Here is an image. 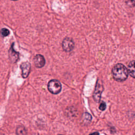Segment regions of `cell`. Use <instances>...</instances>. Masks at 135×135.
<instances>
[{
	"mask_svg": "<svg viewBox=\"0 0 135 135\" xmlns=\"http://www.w3.org/2000/svg\"><path fill=\"white\" fill-rule=\"evenodd\" d=\"M128 70L121 63L116 64L112 69V75L114 79L118 82L125 81L128 76Z\"/></svg>",
	"mask_w": 135,
	"mask_h": 135,
	"instance_id": "obj_1",
	"label": "cell"
},
{
	"mask_svg": "<svg viewBox=\"0 0 135 135\" xmlns=\"http://www.w3.org/2000/svg\"><path fill=\"white\" fill-rule=\"evenodd\" d=\"M48 89L51 94L57 95L61 91L62 85L59 80L52 79L48 82Z\"/></svg>",
	"mask_w": 135,
	"mask_h": 135,
	"instance_id": "obj_2",
	"label": "cell"
},
{
	"mask_svg": "<svg viewBox=\"0 0 135 135\" xmlns=\"http://www.w3.org/2000/svg\"><path fill=\"white\" fill-rule=\"evenodd\" d=\"M63 50L66 52H70L74 48V42L72 39L66 37L63 39L62 42Z\"/></svg>",
	"mask_w": 135,
	"mask_h": 135,
	"instance_id": "obj_3",
	"label": "cell"
},
{
	"mask_svg": "<svg viewBox=\"0 0 135 135\" xmlns=\"http://www.w3.org/2000/svg\"><path fill=\"white\" fill-rule=\"evenodd\" d=\"M104 91V87L102 84H101L99 81H97L94 93L93 94V98L95 101L97 103H99L100 101L101 95Z\"/></svg>",
	"mask_w": 135,
	"mask_h": 135,
	"instance_id": "obj_4",
	"label": "cell"
},
{
	"mask_svg": "<svg viewBox=\"0 0 135 135\" xmlns=\"http://www.w3.org/2000/svg\"><path fill=\"white\" fill-rule=\"evenodd\" d=\"M20 68L22 71V76L23 78H27L31 70V64L28 62H24L20 65Z\"/></svg>",
	"mask_w": 135,
	"mask_h": 135,
	"instance_id": "obj_5",
	"label": "cell"
},
{
	"mask_svg": "<svg viewBox=\"0 0 135 135\" xmlns=\"http://www.w3.org/2000/svg\"><path fill=\"white\" fill-rule=\"evenodd\" d=\"M33 62L35 66L38 68H41L46 64V60L41 54H37L33 58Z\"/></svg>",
	"mask_w": 135,
	"mask_h": 135,
	"instance_id": "obj_6",
	"label": "cell"
},
{
	"mask_svg": "<svg viewBox=\"0 0 135 135\" xmlns=\"http://www.w3.org/2000/svg\"><path fill=\"white\" fill-rule=\"evenodd\" d=\"M13 45L14 44L12 45L9 51V57L11 62L12 63H15L18 60L19 53L14 50Z\"/></svg>",
	"mask_w": 135,
	"mask_h": 135,
	"instance_id": "obj_7",
	"label": "cell"
},
{
	"mask_svg": "<svg viewBox=\"0 0 135 135\" xmlns=\"http://www.w3.org/2000/svg\"><path fill=\"white\" fill-rule=\"evenodd\" d=\"M128 70L129 75L135 79V60L131 61L129 63Z\"/></svg>",
	"mask_w": 135,
	"mask_h": 135,
	"instance_id": "obj_8",
	"label": "cell"
},
{
	"mask_svg": "<svg viewBox=\"0 0 135 135\" xmlns=\"http://www.w3.org/2000/svg\"><path fill=\"white\" fill-rule=\"evenodd\" d=\"M82 120L85 123H90L92 120V117L89 114L86 112L82 116Z\"/></svg>",
	"mask_w": 135,
	"mask_h": 135,
	"instance_id": "obj_9",
	"label": "cell"
},
{
	"mask_svg": "<svg viewBox=\"0 0 135 135\" xmlns=\"http://www.w3.org/2000/svg\"><path fill=\"white\" fill-rule=\"evenodd\" d=\"M16 133L18 134H25L27 133L26 128L23 126H18L16 128Z\"/></svg>",
	"mask_w": 135,
	"mask_h": 135,
	"instance_id": "obj_10",
	"label": "cell"
},
{
	"mask_svg": "<svg viewBox=\"0 0 135 135\" xmlns=\"http://www.w3.org/2000/svg\"><path fill=\"white\" fill-rule=\"evenodd\" d=\"M1 35L3 37H6L10 35V31L8 29L6 28H3L1 30Z\"/></svg>",
	"mask_w": 135,
	"mask_h": 135,
	"instance_id": "obj_11",
	"label": "cell"
},
{
	"mask_svg": "<svg viewBox=\"0 0 135 135\" xmlns=\"http://www.w3.org/2000/svg\"><path fill=\"white\" fill-rule=\"evenodd\" d=\"M125 2L130 7H133L135 5V0H125Z\"/></svg>",
	"mask_w": 135,
	"mask_h": 135,
	"instance_id": "obj_12",
	"label": "cell"
},
{
	"mask_svg": "<svg viewBox=\"0 0 135 135\" xmlns=\"http://www.w3.org/2000/svg\"><path fill=\"white\" fill-rule=\"evenodd\" d=\"M99 109L100 110L104 111L106 109V103L105 102L101 103L100 104L99 107Z\"/></svg>",
	"mask_w": 135,
	"mask_h": 135,
	"instance_id": "obj_13",
	"label": "cell"
},
{
	"mask_svg": "<svg viewBox=\"0 0 135 135\" xmlns=\"http://www.w3.org/2000/svg\"><path fill=\"white\" fill-rule=\"evenodd\" d=\"M12 1H17V0H12Z\"/></svg>",
	"mask_w": 135,
	"mask_h": 135,
	"instance_id": "obj_14",
	"label": "cell"
}]
</instances>
